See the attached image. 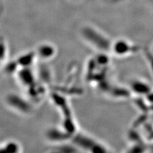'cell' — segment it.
Listing matches in <instances>:
<instances>
[{"instance_id":"cell-1","label":"cell","mask_w":153,"mask_h":153,"mask_svg":"<svg viewBox=\"0 0 153 153\" xmlns=\"http://www.w3.org/2000/svg\"><path fill=\"white\" fill-rule=\"evenodd\" d=\"M80 36L88 45L98 52L111 51L112 42L107 36L92 26H85L80 30Z\"/></svg>"},{"instance_id":"cell-2","label":"cell","mask_w":153,"mask_h":153,"mask_svg":"<svg viewBox=\"0 0 153 153\" xmlns=\"http://www.w3.org/2000/svg\"><path fill=\"white\" fill-rule=\"evenodd\" d=\"M6 103L8 107L21 114H27L31 111L30 103L26 101L25 98L16 94L7 95Z\"/></svg>"},{"instance_id":"cell-3","label":"cell","mask_w":153,"mask_h":153,"mask_svg":"<svg viewBox=\"0 0 153 153\" xmlns=\"http://www.w3.org/2000/svg\"><path fill=\"white\" fill-rule=\"evenodd\" d=\"M137 47L124 39H118L112 42L111 51L118 57H124L133 54Z\"/></svg>"},{"instance_id":"cell-4","label":"cell","mask_w":153,"mask_h":153,"mask_svg":"<svg viewBox=\"0 0 153 153\" xmlns=\"http://www.w3.org/2000/svg\"><path fill=\"white\" fill-rule=\"evenodd\" d=\"M35 52L37 57L43 60H49L56 54V49L53 45L44 43L38 47Z\"/></svg>"},{"instance_id":"cell-5","label":"cell","mask_w":153,"mask_h":153,"mask_svg":"<svg viewBox=\"0 0 153 153\" xmlns=\"http://www.w3.org/2000/svg\"><path fill=\"white\" fill-rule=\"evenodd\" d=\"M18 78L20 80V82L24 85L30 88L35 82V76L33 75L32 71L27 68H23L18 74Z\"/></svg>"},{"instance_id":"cell-6","label":"cell","mask_w":153,"mask_h":153,"mask_svg":"<svg viewBox=\"0 0 153 153\" xmlns=\"http://www.w3.org/2000/svg\"><path fill=\"white\" fill-rule=\"evenodd\" d=\"M36 57L37 56L35 51L26 52V53L19 56L16 62L19 67L27 68V67H30L32 65Z\"/></svg>"},{"instance_id":"cell-7","label":"cell","mask_w":153,"mask_h":153,"mask_svg":"<svg viewBox=\"0 0 153 153\" xmlns=\"http://www.w3.org/2000/svg\"><path fill=\"white\" fill-rule=\"evenodd\" d=\"M21 147L15 141H7L1 145V153H21Z\"/></svg>"},{"instance_id":"cell-8","label":"cell","mask_w":153,"mask_h":153,"mask_svg":"<svg viewBox=\"0 0 153 153\" xmlns=\"http://www.w3.org/2000/svg\"><path fill=\"white\" fill-rule=\"evenodd\" d=\"M48 134H49V138L51 140L56 142H62L66 140L67 137L71 135L67 132L62 133L61 130H57V129H52V130L48 132Z\"/></svg>"},{"instance_id":"cell-9","label":"cell","mask_w":153,"mask_h":153,"mask_svg":"<svg viewBox=\"0 0 153 153\" xmlns=\"http://www.w3.org/2000/svg\"><path fill=\"white\" fill-rule=\"evenodd\" d=\"M133 91L138 94H145L149 93V86L141 81H135L131 84Z\"/></svg>"},{"instance_id":"cell-10","label":"cell","mask_w":153,"mask_h":153,"mask_svg":"<svg viewBox=\"0 0 153 153\" xmlns=\"http://www.w3.org/2000/svg\"><path fill=\"white\" fill-rule=\"evenodd\" d=\"M88 152V153H108V151L107 149V147L104 145L97 141V142L94 143L93 146L91 148Z\"/></svg>"}]
</instances>
